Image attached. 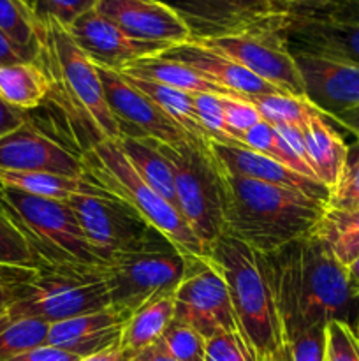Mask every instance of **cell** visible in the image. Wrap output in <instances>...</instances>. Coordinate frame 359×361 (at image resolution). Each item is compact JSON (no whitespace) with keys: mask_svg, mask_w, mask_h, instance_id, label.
Wrapping results in <instances>:
<instances>
[{"mask_svg":"<svg viewBox=\"0 0 359 361\" xmlns=\"http://www.w3.org/2000/svg\"><path fill=\"white\" fill-rule=\"evenodd\" d=\"M285 341L319 324L345 321L359 331V298L348 289L347 268L310 233L271 254Z\"/></svg>","mask_w":359,"mask_h":361,"instance_id":"obj_1","label":"cell"},{"mask_svg":"<svg viewBox=\"0 0 359 361\" xmlns=\"http://www.w3.org/2000/svg\"><path fill=\"white\" fill-rule=\"evenodd\" d=\"M218 173L224 236L264 256L308 236L327 208V203L299 190L229 175L220 168Z\"/></svg>","mask_w":359,"mask_h":361,"instance_id":"obj_2","label":"cell"},{"mask_svg":"<svg viewBox=\"0 0 359 361\" xmlns=\"http://www.w3.org/2000/svg\"><path fill=\"white\" fill-rule=\"evenodd\" d=\"M210 259L224 275L239 331L257 361H292L270 257L222 236L210 250Z\"/></svg>","mask_w":359,"mask_h":361,"instance_id":"obj_3","label":"cell"},{"mask_svg":"<svg viewBox=\"0 0 359 361\" xmlns=\"http://www.w3.org/2000/svg\"><path fill=\"white\" fill-rule=\"evenodd\" d=\"M41 25L44 35L37 63L51 81L49 97L84 123L94 134V143L118 141L122 133L106 101L97 66L73 41L65 27L55 21Z\"/></svg>","mask_w":359,"mask_h":361,"instance_id":"obj_4","label":"cell"},{"mask_svg":"<svg viewBox=\"0 0 359 361\" xmlns=\"http://www.w3.org/2000/svg\"><path fill=\"white\" fill-rule=\"evenodd\" d=\"M0 203L27 236L39 264L60 270H106L88 243L69 201L0 187Z\"/></svg>","mask_w":359,"mask_h":361,"instance_id":"obj_5","label":"cell"},{"mask_svg":"<svg viewBox=\"0 0 359 361\" xmlns=\"http://www.w3.org/2000/svg\"><path fill=\"white\" fill-rule=\"evenodd\" d=\"M11 293L7 310L48 324L111 305L106 270H60L39 264L34 270L0 271Z\"/></svg>","mask_w":359,"mask_h":361,"instance_id":"obj_6","label":"cell"},{"mask_svg":"<svg viewBox=\"0 0 359 361\" xmlns=\"http://www.w3.org/2000/svg\"><path fill=\"white\" fill-rule=\"evenodd\" d=\"M84 175L118 197L187 257H210L176 207L148 185L123 155L118 141L104 140L81 152Z\"/></svg>","mask_w":359,"mask_h":361,"instance_id":"obj_7","label":"cell"},{"mask_svg":"<svg viewBox=\"0 0 359 361\" xmlns=\"http://www.w3.org/2000/svg\"><path fill=\"white\" fill-rule=\"evenodd\" d=\"M189 261L175 243L155 231L143 245L118 254L106 264L111 307L129 319L146 303L175 295L189 270Z\"/></svg>","mask_w":359,"mask_h":361,"instance_id":"obj_8","label":"cell"},{"mask_svg":"<svg viewBox=\"0 0 359 361\" xmlns=\"http://www.w3.org/2000/svg\"><path fill=\"white\" fill-rule=\"evenodd\" d=\"M168 157L175 178L176 204L208 256L224 236L220 173L208 145L185 141L178 147L157 143Z\"/></svg>","mask_w":359,"mask_h":361,"instance_id":"obj_9","label":"cell"},{"mask_svg":"<svg viewBox=\"0 0 359 361\" xmlns=\"http://www.w3.org/2000/svg\"><path fill=\"white\" fill-rule=\"evenodd\" d=\"M284 34L291 51L359 66V14L344 9L338 4H298L289 11Z\"/></svg>","mask_w":359,"mask_h":361,"instance_id":"obj_10","label":"cell"},{"mask_svg":"<svg viewBox=\"0 0 359 361\" xmlns=\"http://www.w3.org/2000/svg\"><path fill=\"white\" fill-rule=\"evenodd\" d=\"M284 30L285 27L260 28V30H250L236 35L190 39V41L199 42L204 48L213 49L234 60L260 80L277 87L280 92L305 95L301 76L294 55L289 49Z\"/></svg>","mask_w":359,"mask_h":361,"instance_id":"obj_11","label":"cell"},{"mask_svg":"<svg viewBox=\"0 0 359 361\" xmlns=\"http://www.w3.org/2000/svg\"><path fill=\"white\" fill-rule=\"evenodd\" d=\"M172 321L194 328L206 341L220 331H239L225 279L210 257H190L175 293Z\"/></svg>","mask_w":359,"mask_h":361,"instance_id":"obj_12","label":"cell"},{"mask_svg":"<svg viewBox=\"0 0 359 361\" xmlns=\"http://www.w3.org/2000/svg\"><path fill=\"white\" fill-rule=\"evenodd\" d=\"M88 243L108 264L115 256L137 249L157 229L113 194H77L69 200Z\"/></svg>","mask_w":359,"mask_h":361,"instance_id":"obj_13","label":"cell"},{"mask_svg":"<svg viewBox=\"0 0 359 361\" xmlns=\"http://www.w3.org/2000/svg\"><path fill=\"white\" fill-rule=\"evenodd\" d=\"M190 28L192 39L224 37L260 28L285 27L287 11L267 0H165Z\"/></svg>","mask_w":359,"mask_h":361,"instance_id":"obj_14","label":"cell"},{"mask_svg":"<svg viewBox=\"0 0 359 361\" xmlns=\"http://www.w3.org/2000/svg\"><path fill=\"white\" fill-rule=\"evenodd\" d=\"M97 71L106 101L118 123L122 137L148 140L169 147H178L185 141H196L160 108H157L143 92L137 90L120 71L101 66H97Z\"/></svg>","mask_w":359,"mask_h":361,"instance_id":"obj_15","label":"cell"},{"mask_svg":"<svg viewBox=\"0 0 359 361\" xmlns=\"http://www.w3.org/2000/svg\"><path fill=\"white\" fill-rule=\"evenodd\" d=\"M301 76L305 97L329 118L359 109V66L291 51Z\"/></svg>","mask_w":359,"mask_h":361,"instance_id":"obj_16","label":"cell"},{"mask_svg":"<svg viewBox=\"0 0 359 361\" xmlns=\"http://www.w3.org/2000/svg\"><path fill=\"white\" fill-rule=\"evenodd\" d=\"M95 11L139 41L172 48L192 39L183 18L164 0H97Z\"/></svg>","mask_w":359,"mask_h":361,"instance_id":"obj_17","label":"cell"},{"mask_svg":"<svg viewBox=\"0 0 359 361\" xmlns=\"http://www.w3.org/2000/svg\"><path fill=\"white\" fill-rule=\"evenodd\" d=\"M73 41L83 49L95 66L122 71L132 62L148 56H158L171 46L132 39L116 25L102 18L97 11L83 14L67 28Z\"/></svg>","mask_w":359,"mask_h":361,"instance_id":"obj_18","label":"cell"},{"mask_svg":"<svg viewBox=\"0 0 359 361\" xmlns=\"http://www.w3.org/2000/svg\"><path fill=\"white\" fill-rule=\"evenodd\" d=\"M0 169L4 171H48L84 176L81 155L49 137L32 122L0 137Z\"/></svg>","mask_w":359,"mask_h":361,"instance_id":"obj_19","label":"cell"},{"mask_svg":"<svg viewBox=\"0 0 359 361\" xmlns=\"http://www.w3.org/2000/svg\"><path fill=\"white\" fill-rule=\"evenodd\" d=\"M208 150H210L215 164L222 171L229 173V175L259 180V182L271 183V185L299 190V192L308 194V196L324 201V203H327V200H329V189L320 182L298 175V173L289 169L287 166L280 164L275 159L248 150L241 145H224L217 143V141H210Z\"/></svg>","mask_w":359,"mask_h":361,"instance_id":"obj_20","label":"cell"},{"mask_svg":"<svg viewBox=\"0 0 359 361\" xmlns=\"http://www.w3.org/2000/svg\"><path fill=\"white\" fill-rule=\"evenodd\" d=\"M127 317L111 305L95 312L49 324L46 344L83 358L101 355L120 345Z\"/></svg>","mask_w":359,"mask_h":361,"instance_id":"obj_21","label":"cell"},{"mask_svg":"<svg viewBox=\"0 0 359 361\" xmlns=\"http://www.w3.org/2000/svg\"><path fill=\"white\" fill-rule=\"evenodd\" d=\"M162 55L192 67L194 71H197L204 78L217 83L218 87L231 92L236 97L253 99L260 97V95L280 92L277 87L260 80L259 76H256L248 69L239 66L238 62L213 51V49L204 48V46H201L196 41L172 46V48H169Z\"/></svg>","mask_w":359,"mask_h":361,"instance_id":"obj_22","label":"cell"},{"mask_svg":"<svg viewBox=\"0 0 359 361\" xmlns=\"http://www.w3.org/2000/svg\"><path fill=\"white\" fill-rule=\"evenodd\" d=\"M327 116L317 111L303 127L308 161L317 180L327 189H333L344 171L348 147L344 137L329 126Z\"/></svg>","mask_w":359,"mask_h":361,"instance_id":"obj_23","label":"cell"},{"mask_svg":"<svg viewBox=\"0 0 359 361\" xmlns=\"http://www.w3.org/2000/svg\"><path fill=\"white\" fill-rule=\"evenodd\" d=\"M175 317V295L146 303L125 321L120 338V361H129L150 345L157 344Z\"/></svg>","mask_w":359,"mask_h":361,"instance_id":"obj_24","label":"cell"},{"mask_svg":"<svg viewBox=\"0 0 359 361\" xmlns=\"http://www.w3.org/2000/svg\"><path fill=\"white\" fill-rule=\"evenodd\" d=\"M120 73L130 78H137V80L153 81V83L165 85V87L178 88L187 94H217L225 95V97H236L231 92L218 87L217 83L194 71L192 67L185 66L178 60L168 59L164 55L141 59L127 66Z\"/></svg>","mask_w":359,"mask_h":361,"instance_id":"obj_25","label":"cell"},{"mask_svg":"<svg viewBox=\"0 0 359 361\" xmlns=\"http://www.w3.org/2000/svg\"><path fill=\"white\" fill-rule=\"evenodd\" d=\"M0 187H11L32 196L69 201L77 194H109L99 183L84 176H67L48 171H4L0 169Z\"/></svg>","mask_w":359,"mask_h":361,"instance_id":"obj_26","label":"cell"},{"mask_svg":"<svg viewBox=\"0 0 359 361\" xmlns=\"http://www.w3.org/2000/svg\"><path fill=\"white\" fill-rule=\"evenodd\" d=\"M51 95V81L37 62L0 66V101L21 111L44 104Z\"/></svg>","mask_w":359,"mask_h":361,"instance_id":"obj_27","label":"cell"},{"mask_svg":"<svg viewBox=\"0 0 359 361\" xmlns=\"http://www.w3.org/2000/svg\"><path fill=\"white\" fill-rule=\"evenodd\" d=\"M118 145L137 175L172 207L178 208L171 164L160 152L158 145L155 141L136 140V137H120Z\"/></svg>","mask_w":359,"mask_h":361,"instance_id":"obj_28","label":"cell"},{"mask_svg":"<svg viewBox=\"0 0 359 361\" xmlns=\"http://www.w3.org/2000/svg\"><path fill=\"white\" fill-rule=\"evenodd\" d=\"M0 32L14 44L25 62H37L44 28L23 0H0Z\"/></svg>","mask_w":359,"mask_h":361,"instance_id":"obj_29","label":"cell"},{"mask_svg":"<svg viewBox=\"0 0 359 361\" xmlns=\"http://www.w3.org/2000/svg\"><path fill=\"white\" fill-rule=\"evenodd\" d=\"M312 235L319 238L344 267H348L359 257V210L347 212L327 207Z\"/></svg>","mask_w":359,"mask_h":361,"instance_id":"obj_30","label":"cell"},{"mask_svg":"<svg viewBox=\"0 0 359 361\" xmlns=\"http://www.w3.org/2000/svg\"><path fill=\"white\" fill-rule=\"evenodd\" d=\"M123 74V73H122ZM137 90L143 92L157 108H160L169 118L175 123H178L192 140L197 143L208 145V137L204 134L203 127H201L199 120H197L196 109H194L192 94L178 90V88L165 87V85L153 83V81L137 80V78H130L123 74Z\"/></svg>","mask_w":359,"mask_h":361,"instance_id":"obj_31","label":"cell"},{"mask_svg":"<svg viewBox=\"0 0 359 361\" xmlns=\"http://www.w3.org/2000/svg\"><path fill=\"white\" fill-rule=\"evenodd\" d=\"M49 324L27 316H14L9 310L0 312V361H9L18 355L48 341Z\"/></svg>","mask_w":359,"mask_h":361,"instance_id":"obj_32","label":"cell"},{"mask_svg":"<svg viewBox=\"0 0 359 361\" xmlns=\"http://www.w3.org/2000/svg\"><path fill=\"white\" fill-rule=\"evenodd\" d=\"M248 101L256 104L263 120L270 122L271 126H292L301 130L312 115L319 111L305 95H292L285 92L260 95Z\"/></svg>","mask_w":359,"mask_h":361,"instance_id":"obj_33","label":"cell"},{"mask_svg":"<svg viewBox=\"0 0 359 361\" xmlns=\"http://www.w3.org/2000/svg\"><path fill=\"white\" fill-rule=\"evenodd\" d=\"M39 259L16 222L0 203V271L34 270Z\"/></svg>","mask_w":359,"mask_h":361,"instance_id":"obj_34","label":"cell"},{"mask_svg":"<svg viewBox=\"0 0 359 361\" xmlns=\"http://www.w3.org/2000/svg\"><path fill=\"white\" fill-rule=\"evenodd\" d=\"M158 344L176 361H204L206 338L194 328L172 321L160 337Z\"/></svg>","mask_w":359,"mask_h":361,"instance_id":"obj_35","label":"cell"},{"mask_svg":"<svg viewBox=\"0 0 359 361\" xmlns=\"http://www.w3.org/2000/svg\"><path fill=\"white\" fill-rule=\"evenodd\" d=\"M327 207L334 210H359V141L355 140L347 150L344 171L336 185L329 190Z\"/></svg>","mask_w":359,"mask_h":361,"instance_id":"obj_36","label":"cell"},{"mask_svg":"<svg viewBox=\"0 0 359 361\" xmlns=\"http://www.w3.org/2000/svg\"><path fill=\"white\" fill-rule=\"evenodd\" d=\"M220 97H225V95L192 94V102L197 120H199L201 127H203L204 134H206L208 143L210 141H217V143L224 145H238V141L229 134L227 127H225L224 109H222Z\"/></svg>","mask_w":359,"mask_h":361,"instance_id":"obj_37","label":"cell"},{"mask_svg":"<svg viewBox=\"0 0 359 361\" xmlns=\"http://www.w3.org/2000/svg\"><path fill=\"white\" fill-rule=\"evenodd\" d=\"M97 0H35L34 14L39 23H55L69 28L77 18L95 9Z\"/></svg>","mask_w":359,"mask_h":361,"instance_id":"obj_38","label":"cell"},{"mask_svg":"<svg viewBox=\"0 0 359 361\" xmlns=\"http://www.w3.org/2000/svg\"><path fill=\"white\" fill-rule=\"evenodd\" d=\"M204 361H257L241 331H220L206 341Z\"/></svg>","mask_w":359,"mask_h":361,"instance_id":"obj_39","label":"cell"},{"mask_svg":"<svg viewBox=\"0 0 359 361\" xmlns=\"http://www.w3.org/2000/svg\"><path fill=\"white\" fill-rule=\"evenodd\" d=\"M326 361H359V334L345 321H331L326 326Z\"/></svg>","mask_w":359,"mask_h":361,"instance_id":"obj_40","label":"cell"},{"mask_svg":"<svg viewBox=\"0 0 359 361\" xmlns=\"http://www.w3.org/2000/svg\"><path fill=\"white\" fill-rule=\"evenodd\" d=\"M222 109H224L225 127H227L229 134L234 137L236 141L241 140L243 134L248 129H252L256 123L263 120L259 109L256 108L252 101L243 97H220Z\"/></svg>","mask_w":359,"mask_h":361,"instance_id":"obj_41","label":"cell"},{"mask_svg":"<svg viewBox=\"0 0 359 361\" xmlns=\"http://www.w3.org/2000/svg\"><path fill=\"white\" fill-rule=\"evenodd\" d=\"M327 324H319L299 331L287 341L292 361H326L327 351Z\"/></svg>","mask_w":359,"mask_h":361,"instance_id":"obj_42","label":"cell"},{"mask_svg":"<svg viewBox=\"0 0 359 361\" xmlns=\"http://www.w3.org/2000/svg\"><path fill=\"white\" fill-rule=\"evenodd\" d=\"M239 145L248 150L257 152V154L267 155L275 159V129L270 122L260 120L259 123L246 130L239 140Z\"/></svg>","mask_w":359,"mask_h":361,"instance_id":"obj_43","label":"cell"},{"mask_svg":"<svg viewBox=\"0 0 359 361\" xmlns=\"http://www.w3.org/2000/svg\"><path fill=\"white\" fill-rule=\"evenodd\" d=\"M80 356L73 355L69 351H63V349L55 348V345H37V348L30 349V351H25L21 355H18L16 358L9 361H80Z\"/></svg>","mask_w":359,"mask_h":361,"instance_id":"obj_44","label":"cell"},{"mask_svg":"<svg viewBox=\"0 0 359 361\" xmlns=\"http://www.w3.org/2000/svg\"><path fill=\"white\" fill-rule=\"evenodd\" d=\"M25 122H28L27 113L0 101V137L7 136L9 133L16 130Z\"/></svg>","mask_w":359,"mask_h":361,"instance_id":"obj_45","label":"cell"},{"mask_svg":"<svg viewBox=\"0 0 359 361\" xmlns=\"http://www.w3.org/2000/svg\"><path fill=\"white\" fill-rule=\"evenodd\" d=\"M25 62L23 56L20 55L13 42L0 32V66H9V63Z\"/></svg>","mask_w":359,"mask_h":361,"instance_id":"obj_46","label":"cell"},{"mask_svg":"<svg viewBox=\"0 0 359 361\" xmlns=\"http://www.w3.org/2000/svg\"><path fill=\"white\" fill-rule=\"evenodd\" d=\"M129 361H176V360H172L171 356L162 349V345L157 342V344L150 345V348L141 351L139 355H136Z\"/></svg>","mask_w":359,"mask_h":361,"instance_id":"obj_47","label":"cell"},{"mask_svg":"<svg viewBox=\"0 0 359 361\" xmlns=\"http://www.w3.org/2000/svg\"><path fill=\"white\" fill-rule=\"evenodd\" d=\"M334 122H338L340 126H344L345 129L351 130V133L355 136V140L359 141V109L338 116V118H334Z\"/></svg>","mask_w":359,"mask_h":361,"instance_id":"obj_48","label":"cell"},{"mask_svg":"<svg viewBox=\"0 0 359 361\" xmlns=\"http://www.w3.org/2000/svg\"><path fill=\"white\" fill-rule=\"evenodd\" d=\"M345 268H347L348 289H351L354 298H359V257H355V259Z\"/></svg>","mask_w":359,"mask_h":361,"instance_id":"obj_49","label":"cell"},{"mask_svg":"<svg viewBox=\"0 0 359 361\" xmlns=\"http://www.w3.org/2000/svg\"><path fill=\"white\" fill-rule=\"evenodd\" d=\"M80 361H120V351L118 348H115V349H109V351L101 353V355L90 356V358H83Z\"/></svg>","mask_w":359,"mask_h":361,"instance_id":"obj_50","label":"cell"},{"mask_svg":"<svg viewBox=\"0 0 359 361\" xmlns=\"http://www.w3.org/2000/svg\"><path fill=\"white\" fill-rule=\"evenodd\" d=\"M9 302H11L9 288H7L6 281H4V279L0 277V312L7 309V305H9Z\"/></svg>","mask_w":359,"mask_h":361,"instance_id":"obj_51","label":"cell"},{"mask_svg":"<svg viewBox=\"0 0 359 361\" xmlns=\"http://www.w3.org/2000/svg\"><path fill=\"white\" fill-rule=\"evenodd\" d=\"M267 2L270 4H273L275 7H278V9H282V11H291L292 7H296L298 6V4H301L303 0H267Z\"/></svg>","mask_w":359,"mask_h":361,"instance_id":"obj_52","label":"cell"},{"mask_svg":"<svg viewBox=\"0 0 359 361\" xmlns=\"http://www.w3.org/2000/svg\"><path fill=\"white\" fill-rule=\"evenodd\" d=\"M333 2H336L338 6H341L344 9L351 11V13L359 14V0H333Z\"/></svg>","mask_w":359,"mask_h":361,"instance_id":"obj_53","label":"cell"},{"mask_svg":"<svg viewBox=\"0 0 359 361\" xmlns=\"http://www.w3.org/2000/svg\"><path fill=\"white\" fill-rule=\"evenodd\" d=\"M333 2V0H303L301 4H306V6H322V4Z\"/></svg>","mask_w":359,"mask_h":361,"instance_id":"obj_54","label":"cell"},{"mask_svg":"<svg viewBox=\"0 0 359 361\" xmlns=\"http://www.w3.org/2000/svg\"><path fill=\"white\" fill-rule=\"evenodd\" d=\"M25 4H27V6H30L32 9H34V6H35V0H23Z\"/></svg>","mask_w":359,"mask_h":361,"instance_id":"obj_55","label":"cell"},{"mask_svg":"<svg viewBox=\"0 0 359 361\" xmlns=\"http://www.w3.org/2000/svg\"><path fill=\"white\" fill-rule=\"evenodd\" d=\"M358 334H359V331H358Z\"/></svg>","mask_w":359,"mask_h":361,"instance_id":"obj_56","label":"cell"}]
</instances>
